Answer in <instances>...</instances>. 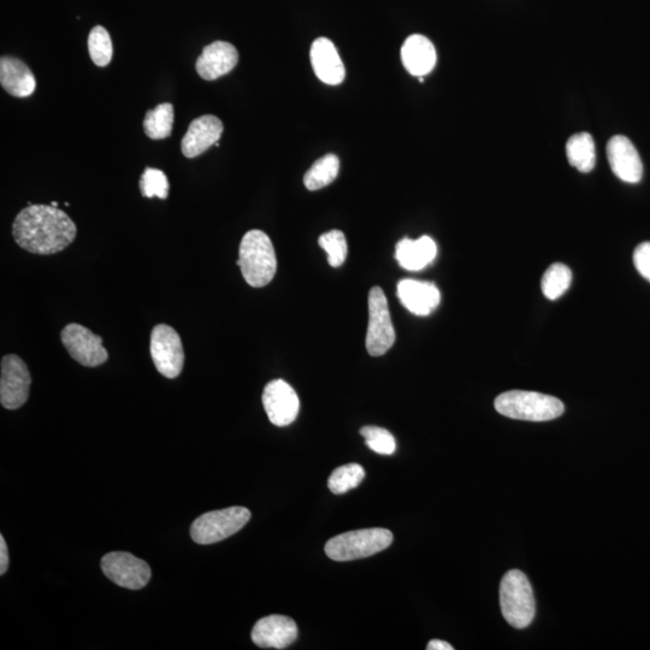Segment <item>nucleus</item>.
Returning a JSON list of instances; mask_svg holds the SVG:
<instances>
[{
	"label": "nucleus",
	"mask_w": 650,
	"mask_h": 650,
	"mask_svg": "<svg viewBox=\"0 0 650 650\" xmlns=\"http://www.w3.org/2000/svg\"><path fill=\"white\" fill-rule=\"evenodd\" d=\"M32 377L27 365L16 354L2 358L0 403L7 410H17L27 403Z\"/></svg>",
	"instance_id": "nucleus-10"
},
{
	"label": "nucleus",
	"mask_w": 650,
	"mask_h": 650,
	"mask_svg": "<svg viewBox=\"0 0 650 650\" xmlns=\"http://www.w3.org/2000/svg\"><path fill=\"white\" fill-rule=\"evenodd\" d=\"M500 606L506 622L516 629H525L533 623L536 602L527 576L522 571L511 570L500 584Z\"/></svg>",
	"instance_id": "nucleus-4"
},
{
	"label": "nucleus",
	"mask_w": 650,
	"mask_h": 650,
	"mask_svg": "<svg viewBox=\"0 0 650 650\" xmlns=\"http://www.w3.org/2000/svg\"><path fill=\"white\" fill-rule=\"evenodd\" d=\"M104 575L122 588L140 590L149 584L152 572L150 566L133 554L112 552L102 559Z\"/></svg>",
	"instance_id": "nucleus-11"
},
{
	"label": "nucleus",
	"mask_w": 650,
	"mask_h": 650,
	"mask_svg": "<svg viewBox=\"0 0 650 650\" xmlns=\"http://www.w3.org/2000/svg\"><path fill=\"white\" fill-rule=\"evenodd\" d=\"M75 223L52 205H28L16 216L13 235L17 245L34 254H55L73 244Z\"/></svg>",
	"instance_id": "nucleus-1"
},
{
	"label": "nucleus",
	"mask_w": 650,
	"mask_h": 650,
	"mask_svg": "<svg viewBox=\"0 0 650 650\" xmlns=\"http://www.w3.org/2000/svg\"><path fill=\"white\" fill-rule=\"evenodd\" d=\"M495 410L519 421L547 422L563 415L565 407L551 395L511 390L495 399Z\"/></svg>",
	"instance_id": "nucleus-3"
},
{
	"label": "nucleus",
	"mask_w": 650,
	"mask_h": 650,
	"mask_svg": "<svg viewBox=\"0 0 650 650\" xmlns=\"http://www.w3.org/2000/svg\"><path fill=\"white\" fill-rule=\"evenodd\" d=\"M223 133V123L220 118L205 115L195 118L189 124L187 133L182 139L181 151L186 158L203 155L212 145H216Z\"/></svg>",
	"instance_id": "nucleus-16"
},
{
	"label": "nucleus",
	"mask_w": 650,
	"mask_h": 650,
	"mask_svg": "<svg viewBox=\"0 0 650 650\" xmlns=\"http://www.w3.org/2000/svg\"><path fill=\"white\" fill-rule=\"evenodd\" d=\"M365 470L359 464H347L333 471L328 487L334 494H345L363 482Z\"/></svg>",
	"instance_id": "nucleus-26"
},
{
	"label": "nucleus",
	"mask_w": 650,
	"mask_h": 650,
	"mask_svg": "<svg viewBox=\"0 0 650 650\" xmlns=\"http://www.w3.org/2000/svg\"><path fill=\"white\" fill-rule=\"evenodd\" d=\"M566 156L573 168L590 173L595 168L596 150L592 135L578 133L567 140Z\"/></svg>",
	"instance_id": "nucleus-22"
},
{
	"label": "nucleus",
	"mask_w": 650,
	"mask_h": 650,
	"mask_svg": "<svg viewBox=\"0 0 650 650\" xmlns=\"http://www.w3.org/2000/svg\"><path fill=\"white\" fill-rule=\"evenodd\" d=\"M394 342L395 332L386 294L380 287L371 288L366 350L372 357H381L393 347Z\"/></svg>",
	"instance_id": "nucleus-7"
},
{
	"label": "nucleus",
	"mask_w": 650,
	"mask_h": 650,
	"mask_svg": "<svg viewBox=\"0 0 650 650\" xmlns=\"http://www.w3.org/2000/svg\"><path fill=\"white\" fill-rule=\"evenodd\" d=\"M51 205L55 206V208H58V203L57 202H52Z\"/></svg>",
	"instance_id": "nucleus-34"
},
{
	"label": "nucleus",
	"mask_w": 650,
	"mask_h": 650,
	"mask_svg": "<svg viewBox=\"0 0 650 650\" xmlns=\"http://www.w3.org/2000/svg\"><path fill=\"white\" fill-rule=\"evenodd\" d=\"M0 84L16 98L31 97L37 88V81L28 65L10 56L0 58Z\"/></svg>",
	"instance_id": "nucleus-20"
},
{
	"label": "nucleus",
	"mask_w": 650,
	"mask_h": 650,
	"mask_svg": "<svg viewBox=\"0 0 650 650\" xmlns=\"http://www.w3.org/2000/svg\"><path fill=\"white\" fill-rule=\"evenodd\" d=\"M392 542L393 534L387 529L354 530L329 540L325 545V553L335 561H351L380 553Z\"/></svg>",
	"instance_id": "nucleus-5"
},
{
	"label": "nucleus",
	"mask_w": 650,
	"mask_h": 650,
	"mask_svg": "<svg viewBox=\"0 0 650 650\" xmlns=\"http://www.w3.org/2000/svg\"><path fill=\"white\" fill-rule=\"evenodd\" d=\"M251 637L260 648L285 649L297 641L298 626L292 618L273 614L258 620Z\"/></svg>",
	"instance_id": "nucleus-13"
},
{
	"label": "nucleus",
	"mask_w": 650,
	"mask_h": 650,
	"mask_svg": "<svg viewBox=\"0 0 650 650\" xmlns=\"http://www.w3.org/2000/svg\"><path fill=\"white\" fill-rule=\"evenodd\" d=\"M340 161L338 156L327 155L319 158L304 176V183L309 191H318L330 185L339 175Z\"/></svg>",
	"instance_id": "nucleus-24"
},
{
	"label": "nucleus",
	"mask_w": 650,
	"mask_h": 650,
	"mask_svg": "<svg viewBox=\"0 0 650 650\" xmlns=\"http://www.w3.org/2000/svg\"><path fill=\"white\" fill-rule=\"evenodd\" d=\"M360 434L365 439L366 446L377 454L392 455L397 449V442L388 430L378 427H364Z\"/></svg>",
	"instance_id": "nucleus-30"
},
{
	"label": "nucleus",
	"mask_w": 650,
	"mask_h": 650,
	"mask_svg": "<svg viewBox=\"0 0 650 650\" xmlns=\"http://www.w3.org/2000/svg\"><path fill=\"white\" fill-rule=\"evenodd\" d=\"M61 340L69 356L87 368H96L108 360L109 353L103 339L78 323H70L62 330Z\"/></svg>",
	"instance_id": "nucleus-9"
},
{
	"label": "nucleus",
	"mask_w": 650,
	"mask_h": 650,
	"mask_svg": "<svg viewBox=\"0 0 650 650\" xmlns=\"http://www.w3.org/2000/svg\"><path fill=\"white\" fill-rule=\"evenodd\" d=\"M250 519L251 512L245 507L208 512L194 520L191 537L198 545H212L238 533Z\"/></svg>",
	"instance_id": "nucleus-6"
},
{
	"label": "nucleus",
	"mask_w": 650,
	"mask_h": 650,
	"mask_svg": "<svg viewBox=\"0 0 650 650\" xmlns=\"http://www.w3.org/2000/svg\"><path fill=\"white\" fill-rule=\"evenodd\" d=\"M174 126V106L163 103L155 109L147 111L144 129L147 137L152 140H163L170 137Z\"/></svg>",
	"instance_id": "nucleus-23"
},
{
	"label": "nucleus",
	"mask_w": 650,
	"mask_h": 650,
	"mask_svg": "<svg viewBox=\"0 0 650 650\" xmlns=\"http://www.w3.org/2000/svg\"><path fill=\"white\" fill-rule=\"evenodd\" d=\"M607 157L613 174L618 179L628 182H640L643 175V164L636 147L623 135H616L607 145Z\"/></svg>",
	"instance_id": "nucleus-14"
},
{
	"label": "nucleus",
	"mask_w": 650,
	"mask_h": 650,
	"mask_svg": "<svg viewBox=\"0 0 650 650\" xmlns=\"http://www.w3.org/2000/svg\"><path fill=\"white\" fill-rule=\"evenodd\" d=\"M572 273L564 264H553L542 277V292L549 300H557L570 288Z\"/></svg>",
	"instance_id": "nucleus-25"
},
{
	"label": "nucleus",
	"mask_w": 650,
	"mask_h": 650,
	"mask_svg": "<svg viewBox=\"0 0 650 650\" xmlns=\"http://www.w3.org/2000/svg\"><path fill=\"white\" fill-rule=\"evenodd\" d=\"M437 254V246L430 236H422L417 240L405 238L395 247V258L401 268L409 271H419L433 263Z\"/></svg>",
	"instance_id": "nucleus-21"
},
{
	"label": "nucleus",
	"mask_w": 650,
	"mask_h": 650,
	"mask_svg": "<svg viewBox=\"0 0 650 650\" xmlns=\"http://www.w3.org/2000/svg\"><path fill=\"white\" fill-rule=\"evenodd\" d=\"M151 357L159 374L167 378L179 377L185 365L180 335L167 324H158L151 333Z\"/></svg>",
	"instance_id": "nucleus-8"
},
{
	"label": "nucleus",
	"mask_w": 650,
	"mask_h": 650,
	"mask_svg": "<svg viewBox=\"0 0 650 650\" xmlns=\"http://www.w3.org/2000/svg\"><path fill=\"white\" fill-rule=\"evenodd\" d=\"M169 188L168 177L162 170L146 168L140 179V191L145 198L167 199Z\"/></svg>",
	"instance_id": "nucleus-29"
},
{
	"label": "nucleus",
	"mask_w": 650,
	"mask_h": 650,
	"mask_svg": "<svg viewBox=\"0 0 650 650\" xmlns=\"http://www.w3.org/2000/svg\"><path fill=\"white\" fill-rule=\"evenodd\" d=\"M238 62L239 53L234 45L227 41H215L204 47L195 68L200 78L214 81L232 72Z\"/></svg>",
	"instance_id": "nucleus-15"
},
{
	"label": "nucleus",
	"mask_w": 650,
	"mask_h": 650,
	"mask_svg": "<svg viewBox=\"0 0 650 650\" xmlns=\"http://www.w3.org/2000/svg\"><path fill=\"white\" fill-rule=\"evenodd\" d=\"M245 281L254 288L268 286L277 271L273 242L262 230L253 229L244 235L236 262Z\"/></svg>",
	"instance_id": "nucleus-2"
},
{
	"label": "nucleus",
	"mask_w": 650,
	"mask_h": 650,
	"mask_svg": "<svg viewBox=\"0 0 650 650\" xmlns=\"http://www.w3.org/2000/svg\"><path fill=\"white\" fill-rule=\"evenodd\" d=\"M400 303L416 316H429L441 303V293L434 283L403 280L398 285Z\"/></svg>",
	"instance_id": "nucleus-18"
},
{
	"label": "nucleus",
	"mask_w": 650,
	"mask_h": 650,
	"mask_svg": "<svg viewBox=\"0 0 650 650\" xmlns=\"http://www.w3.org/2000/svg\"><path fill=\"white\" fill-rule=\"evenodd\" d=\"M427 649L428 650H453L454 648L451 646V644L445 641L433 640L429 642Z\"/></svg>",
	"instance_id": "nucleus-33"
},
{
	"label": "nucleus",
	"mask_w": 650,
	"mask_h": 650,
	"mask_svg": "<svg viewBox=\"0 0 650 650\" xmlns=\"http://www.w3.org/2000/svg\"><path fill=\"white\" fill-rule=\"evenodd\" d=\"M401 59L407 72L423 78L435 68L437 61L435 46L424 35L413 34L401 47Z\"/></svg>",
	"instance_id": "nucleus-19"
},
{
	"label": "nucleus",
	"mask_w": 650,
	"mask_h": 650,
	"mask_svg": "<svg viewBox=\"0 0 650 650\" xmlns=\"http://www.w3.org/2000/svg\"><path fill=\"white\" fill-rule=\"evenodd\" d=\"M311 63L317 78L330 86L342 84L346 78L344 62L335 45L327 38H318L311 46Z\"/></svg>",
	"instance_id": "nucleus-17"
},
{
	"label": "nucleus",
	"mask_w": 650,
	"mask_h": 650,
	"mask_svg": "<svg viewBox=\"0 0 650 650\" xmlns=\"http://www.w3.org/2000/svg\"><path fill=\"white\" fill-rule=\"evenodd\" d=\"M634 264L638 273L650 282V242H643V244L636 247Z\"/></svg>",
	"instance_id": "nucleus-31"
},
{
	"label": "nucleus",
	"mask_w": 650,
	"mask_h": 650,
	"mask_svg": "<svg viewBox=\"0 0 650 650\" xmlns=\"http://www.w3.org/2000/svg\"><path fill=\"white\" fill-rule=\"evenodd\" d=\"M318 244L327 252L330 267L339 268L345 263L347 241L345 234L340 230H332V232L319 236Z\"/></svg>",
	"instance_id": "nucleus-28"
},
{
	"label": "nucleus",
	"mask_w": 650,
	"mask_h": 650,
	"mask_svg": "<svg viewBox=\"0 0 650 650\" xmlns=\"http://www.w3.org/2000/svg\"><path fill=\"white\" fill-rule=\"evenodd\" d=\"M88 51L94 64L98 67H106L111 63L114 55L111 37L108 31L102 26L94 27L88 35Z\"/></svg>",
	"instance_id": "nucleus-27"
},
{
	"label": "nucleus",
	"mask_w": 650,
	"mask_h": 650,
	"mask_svg": "<svg viewBox=\"0 0 650 650\" xmlns=\"http://www.w3.org/2000/svg\"><path fill=\"white\" fill-rule=\"evenodd\" d=\"M9 567V552L7 542L0 536V575H5Z\"/></svg>",
	"instance_id": "nucleus-32"
},
{
	"label": "nucleus",
	"mask_w": 650,
	"mask_h": 650,
	"mask_svg": "<svg viewBox=\"0 0 650 650\" xmlns=\"http://www.w3.org/2000/svg\"><path fill=\"white\" fill-rule=\"evenodd\" d=\"M264 410L276 427H287L298 417L300 401L297 393L286 381L275 380L265 386Z\"/></svg>",
	"instance_id": "nucleus-12"
}]
</instances>
